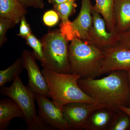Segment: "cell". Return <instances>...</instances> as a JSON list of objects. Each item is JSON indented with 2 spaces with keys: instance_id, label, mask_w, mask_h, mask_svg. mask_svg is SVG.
Masks as SVG:
<instances>
[{
  "instance_id": "obj_1",
  "label": "cell",
  "mask_w": 130,
  "mask_h": 130,
  "mask_svg": "<svg viewBox=\"0 0 130 130\" xmlns=\"http://www.w3.org/2000/svg\"><path fill=\"white\" fill-rule=\"evenodd\" d=\"M102 78H81L78 84L81 89L103 108L116 112L120 106L128 105L130 88L127 72L116 70Z\"/></svg>"
},
{
  "instance_id": "obj_2",
  "label": "cell",
  "mask_w": 130,
  "mask_h": 130,
  "mask_svg": "<svg viewBox=\"0 0 130 130\" xmlns=\"http://www.w3.org/2000/svg\"><path fill=\"white\" fill-rule=\"evenodd\" d=\"M42 72L53 101L61 109L72 103H97L79 87L78 84V79L81 78L79 75L73 73H58L44 68Z\"/></svg>"
},
{
  "instance_id": "obj_3",
  "label": "cell",
  "mask_w": 130,
  "mask_h": 130,
  "mask_svg": "<svg viewBox=\"0 0 130 130\" xmlns=\"http://www.w3.org/2000/svg\"><path fill=\"white\" fill-rule=\"evenodd\" d=\"M69 52L71 73L81 78L98 76L105 55L103 50L86 41L74 39L69 44Z\"/></svg>"
},
{
  "instance_id": "obj_4",
  "label": "cell",
  "mask_w": 130,
  "mask_h": 130,
  "mask_svg": "<svg viewBox=\"0 0 130 130\" xmlns=\"http://www.w3.org/2000/svg\"><path fill=\"white\" fill-rule=\"evenodd\" d=\"M1 94L16 103L23 113L27 130H54L37 113L35 93L23 84L20 76L16 77L9 87H1Z\"/></svg>"
},
{
  "instance_id": "obj_5",
  "label": "cell",
  "mask_w": 130,
  "mask_h": 130,
  "mask_svg": "<svg viewBox=\"0 0 130 130\" xmlns=\"http://www.w3.org/2000/svg\"><path fill=\"white\" fill-rule=\"evenodd\" d=\"M43 68L60 73H71L68 41L60 30L49 31L42 38Z\"/></svg>"
},
{
  "instance_id": "obj_6",
  "label": "cell",
  "mask_w": 130,
  "mask_h": 130,
  "mask_svg": "<svg viewBox=\"0 0 130 130\" xmlns=\"http://www.w3.org/2000/svg\"><path fill=\"white\" fill-rule=\"evenodd\" d=\"M93 5L90 0H81V9L78 15L66 29L61 32L68 41L78 39L88 42L89 33L93 25Z\"/></svg>"
},
{
  "instance_id": "obj_7",
  "label": "cell",
  "mask_w": 130,
  "mask_h": 130,
  "mask_svg": "<svg viewBox=\"0 0 130 130\" xmlns=\"http://www.w3.org/2000/svg\"><path fill=\"white\" fill-rule=\"evenodd\" d=\"M92 14L93 25L89 32L88 42L103 51L118 43L119 33L108 31L104 19L93 7Z\"/></svg>"
},
{
  "instance_id": "obj_8",
  "label": "cell",
  "mask_w": 130,
  "mask_h": 130,
  "mask_svg": "<svg viewBox=\"0 0 130 130\" xmlns=\"http://www.w3.org/2000/svg\"><path fill=\"white\" fill-rule=\"evenodd\" d=\"M101 108H104L97 103L78 102L65 105L62 111L70 130H79L85 129L91 114Z\"/></svg>"
},
{
  "instance_id": "obj_9",
  "label": "cell",
  "mask_w": 130,
  "mask_h": 130,
  "mask_svg": "<svg viewBox=\"0 0 130 130\" xmlns=\"http://www.w3.org/2000/svg\"><path fill=\"white\" fill-rule=\"evenodd\" d=\"M104 51L98 76L116 70L130 73V48L118 43Z\"/></svg>"
},
{
  "instance_id": "obj_10",
  "label": "cell",
  "mask_w": 130,
  "mask_h": 130,
  "mask_svg": "<svg viewBox=\"0 0 130 130\" xmlns=\"http://www.w3.org/2000/svg\"><path fill=\"white\" fill-rule=\"evenodd\" d=\"M39 116L54 130H69V126L63 116L62 109L47 97L35 94Z\"/></svg>"
},
{
  "instance_id": "obj_11",
  "label": "cell",
  "mask_w": 130,
  "mask_h": 130,
  "mask_svg": "<svg viewBox=\"0 0 130 130\" xmlns=\"http://www.w3.org/2000/svg\"><path fill=\"white\" fill-rule=\"evenodd\" d=\"M22 58L25 68L28 72L29 81L27 86L35 94L51 97L47 85L37 64L34 54L28 50H24Z\"/></svg>"
},
{
  "instance_id": "obj_12",
  "label": "cell",
  "mask_w": 130,
  "mask_h": 130,
  "mask_svg": "<svg viewBox=\"0 0 130 130\" xmlns=\"http://www.w3.org/2000/svg\"><path fill=\"white\" fill-rule=\"evenodd\" d=\"M116 112L111 109L105 108L95 110L89 117L85 129H108Z\"/></svg>"
},
{
  "instance_id": "obj_13",
  "label": "cell",
  "mask_w": 130,
  "mask_h": 130,
  "mask_svg": "<svg viewBox=\"0 0 130 130\" xmlns=\"http://www.w3.org/2000/svg\"><path fill=\"white\" fill-rule=\"evenodd\" d=\"M24 118L23 113L12 99L4 98L0 101V130L7 129L12 119Z\"/></svg>"
},
{
  "instance_id": "obj_14",
  "label": "cell",
  "mask_w": 130,
  "mask_h": 130,
  "mask_svg": "<svg viewBox=\"0 0 130 130\" xmlns=\"http://www.w3.org/2000/svg\"><path fill=\"white\" fill-rule=\"evenodd\" d=\"M28 11L18 0H0V18L8 19L16 25Z\"/></svg>"
},
{
  "instance_id": "obj_15",
  "label": "cell",
  "mask_w": 130,
  "mask_h": 130,
  "mask_svg": "<svg viewBox=\"0 0 130 130\" xmlns=\"http://www.w3.org/2000/svg\"><path fill=\"white\" fill-rule=\"evenodd\" d=\"M114 14L117 32L121 34L130 29V0H115Z\"/></svg>"
},
{
  "instance_id": "obj_16",
  "label": "cell",
  "mask_w": 130,
  "mask_h": 130,
  "mask_svg": "<svg viewBox=\"0 0 130 130\" xmlns=\"http://www.w3.org/2000/svg\"><path fill=\"white\" fill-rule=\"evenodd\" d=\"M95 1V4L93 6V8L98 12L104 19L108 30L109 32H117L114 14L115 0Z\"/></svg>"
},
{
  "instance_id": "obj_17",
  "label": "cell",
  "mask_w": 130,
  "mask_h": 130,
  "mask_svg": "<svg viewBox=\"0 0 130 130\" xmlns=\"http://www.w3.org/2000/svg\"><path fill=\"white\" fill-rule=\"evenodd\" d=\"M77 6L75 1H70L53 5V9L58 13L61 23L60 25V31H63L70 25V16L76 11Z\"/></svg>"
},
{
  "instance_id": "obj_18",
  "label": "cell",
  "mask_w": 130,
  "mask_h": 130,
  "mask_svg": "<svg viewBox=\"0 0 130 130\" xmlns=\"http://www.w3.org/2000/svg\"><path fill=\"white\" fill-rule=\"evenodd\" d=\"M24 68L23 59L19 58L9 67L0 71V87L1 88L7 83L13 81L16 77L20 76Z\"/></svg>"
},
{
  "instance_id": "obj_19",
  "label": "cell",
  "mask_w": 130,
  "mask_h": 130,
  "mask_svg": "<svg viewBox=\"0 0 130 130\" xmlns=\"http://www.w3.org/2000/svg\"><path fill=\"white\" fill-rule=\"evenodd\" d=\"M130 126V116L119 109L115 115L108 130H126Z\"/></svg>"
},
{
  "instance_id": "obj_20",
  "label": "cell",
  "mask_w": 130,
  "mask_h": 130,
  "mask_svg": "<svg viewBox=\"0 0 130 130\" xmlns=\"http://www.w3.org/2000/svg\"><path fill=\"white\" fill-rule=\"evenodd\" d=\"M26 44L33 50V53L37 59L40 60L41 64L44 61L43 45L41 41H40L32 33L31 34L25 39Z\"/></svg>"
},
{
  "instance_id": "obj_21",
  "label": "cell",
  "mask_w": 130,
  "mask_h": 130,
  "mask_svg": "<svg viewBox=\"0 0 130 130\" xmlns=\"http://www.w3.org/2000/svg\"><path fill=\"white\" fill-rule=\"evenodd\" d=\"M16 24L11 20L5 18H0V47H2L7 41L6 36L7 31L14 28Z\"/></svg>"
},
{
  "instance_id": "obj_22",
  "label": "cell",
  "mask_w": 130,
  "mask_h": 130,
  "mask_svg": "<svg viewBox=\"0 0 130 130\" xmlns=\"http://www.w3.org/2000/svg\"><path fill=\"white\" fill-rule=\"evenodd\" d=\"M60 19L58 13L54 9L45 12L42 18L44 24L50 27H53L57 25Z\"/></svg>"
},
{
  "instance_id": "obj_23",
  "label": "cell",
  "mask_w": 130,
  "mask_h": 130,
  "mask_svg": "<svg viewBox=\"0 0 130 130\" xmlns=\"http://www.w3.org/2000/svg\"><path fill=\"white\" fill-rule=\"evenodd\" d=\"M19 32L17 35L22 38L25 39L32 33L30 26L27 23L25 16L22 17L20 21Z\"/></svg>"
},
{
  "instance_id": "obj_24",
  "label": "cell",
  "mask_w": 130,
  "mask_h": 130,
  "mask_svg": "<svg viewBox=\"0 0 130 130\" xmlns=\"http://www.w3.org/2000/svg\"><path fill=\"white\" fill-rule=\"evenodd\" d=\"M26 8L43 9L44 7L43 0H18Z\"/></svg>"
},
{
  "instance_id": "obj_25",
  "label": "cell",
  "mask_w": 130,
  "mask_h": 130,
  "mask_svg": "<svg viewBox=\"0 0 130 130\" xmlns=\"http://www.w3.org/2000/svg\"><path fill=\"white\" fill-rule=\"evenodd\" d=\"M118 43L130 48V29L127 31L119 34Z\"/></svg>"
},
{
  "instance_id": "obj_26",
  "label": "cell",
  "mask_w": 130,
  "mask_h": 130,
  "mask_svg": "<svg viewBox=\"0 0 130 130\" xmlns=\"http://www.w3.org/2000/svg\"><path fill=\"white\" fill-rule=\"evenodd\" d=\"M77 0H47V1L50 4H53V5H54L70 1L75 2Z\"/></svg>"
},
{
  "instance_id": "obj_27",
  "label": "cell",
  "mask_w": 130,
  "mask_h": 130,
  "mask_svg": "<svg viewBox=\"0 0 130 130\" xmlns=\"http://www.w3.org/2000/svg\"><path fill=\"white\" fill-rule=\"evenodd\" d=\"M119 109L125 113L127 114L130 117V108L126 106H120L119 107Z\"/></svg>"
},
{
  "instance_id": "obj_28",
  "label": "cell",
  "mask_w": 130,
  "mask_h": 130,
  "mask_svg": "<svg viewBox=\"0 0 130 130\" xmlns=\"http://www.w3.org/2000/svg\"><path fill=\"white\" fill-rule=\"evenodd\" d=\"M128 79H129V85L130 93H129V103H128V107L130 108V73H128Z\"/></svg>"
}]
</instances>
